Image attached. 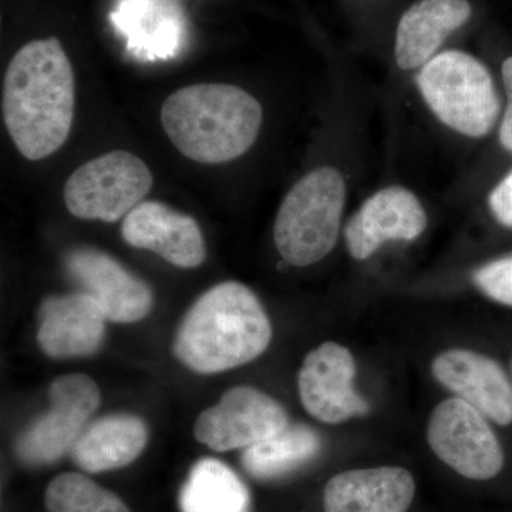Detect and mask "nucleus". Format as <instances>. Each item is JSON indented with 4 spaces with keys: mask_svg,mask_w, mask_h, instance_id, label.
<instances>
[{
    "mask_svg": "<svg viewBox=\"0 0 512 512\" xmlns=\"http://www.w3.org/2000/svg\"><path fill=\"white\" fill-rule=\"evenodd\" d=\"M72 63L55 37L22 47L3 83V119L19 153L36 161L66 143L74 117Z\"/></svg>",
    "mask_w": 512,
    "mask_h": 512,
    "instance_id": "obj_1",
    "label": "nucleus"
},
{
    "mask_svg": "<svg viewBox=\"0 0 512 512\" xmlns=\"http://www.w3.org/2000/svg\"><path fill=\"white\" fill-rule=\"evenodd\" d=\"M271 339V322L255 293L228 281L202 293L185 313L174 355L192 372L215 375L252 362Z\"/></svg>",
    "mask_w": 512,
    "mask_h": 512,
    "instance_id": "obj_2",
    "label": "nucleus"
},
{
    "mask_svg": "<svg viewBox=\"0 0 512 512\" xmlns=\"http://www.w3.org/2000/svg\"><path fill=\"white\" fill-rule=\"evenodd\" d=\"M262 106L231 84H194L164 101L161 123L183 156L202 164L235 160L254 146Z\"/></svg>",
    "mask_w": 512,
    "mask_h": 512,
    "instance_id": "obj_3",
    "label": "nucleus"
},
{
    "mask_svg": "<svg viewBox=\"0 0 512 512\" xmlns=\"http://www.w3.org/2000/svg\"><path fill=\"white\" fill-rule=\"evenodd\" d=\"M346 184L336 168L306 174L286 194L276 215V249L286 264L309 266L330 254L338 241Z\"/></svg>",
    "mask_w": 512,
    "mask_h": 512,
    "instance_id": "obj_4",
    "label": "nucleus"
},
{
    "mask_svg": "<svg viewBox=\"0 0 512 512\" xmlns=\"http://www.w3.org/2000/svg\"><path fill=\"white\" fill-rule=\"evenodd\" d=\"M417 86L437 119L464 136H487L500 116V97L487 67L460 50L440 53L424 64Z\"/></svg>",
    "mask_w": 512,
    "mask_h": 512,
    "instance_id": "obj_5",
    "label": "nucleus"
},
{
    "mask_svg": "<svg viewBox=\"0 0 512 512\" xmlns=\"http://www.w3.org/2000/svg\"><path fill=\"white\" fill-rule=\"evenodd\" d=\"M153 187L141 158L111 151L77 168L64 185V202L74 217L117 222L127 217Z\"/></svg>",
    "mask_w": 512,
    "mask_h": 512,
    "instance_id": "obj_6",
    "label": "nucleus"
},
{
    "mask_svg": "<svg viewBox=\"0 0 512 512\" xmlns=\"http://www.w3.org/2000/svg\"><path fill=\"white\" fill-rule=\"evenodd\" d=\"M50 407L20 434L16 453L23 463L45 466L55 463L82 436L99 410V386L89 376L74 373L57 377L49 387Z\"/></svg>",
    "mask_w": 512,
    "mask_h": 512,
    "instance_id": "obj_7",
    "label": "nucleus"
},
{
    "mask_svg": "<svg viewBox=\"0 0 512 512\" xmlns=\"http://www.w3.org/2000/svg\"><path fill=\"white\" fill-rule=\"evenodd\" d=\"M427 440L440 460L471 480H490L503 468L500 441L484 414L463 399H448L434 409Z\"/></svg>",
    "mask_w": 512,
    "mask_h": 512,
    "instance_id": "obj_8",
    "label": "nucleus"
},
{
    "mask_svg": "<svg viewBox=\"0 0 512 512\" xmlns=\"http://www.w3.org/2000/svg\"><path fill=\"white\" fill-rule=\"evenodd\" d=\"M288 426V413L282 404L254 387L238 386L200 414L194 434L211 450L224 453L271 439Z\"/></svg>",
    "mask_w": 512,
    "mask_h": 512,
    "instance_id": "obj_9",
    "label": "nucleus"
},
{
    "mask_svg": "<svg viewBox=\"0 0 512 512\" xmlns=\"http://www.w3.org/2000/svg\"><path fill=\"white\" fill-rule=\"evenodd\" d=\"M356 363L335 342L312 350L299 372V394L306 412L319 421L338 424L369 412V404L353 389Z\"/></svg>",
    "mask_w": 512,
    "mask_h": 512,
    "instance_id": "obj_10",
    "label": "nucleus"
},
{
    "mask_svg": "<svg viewBox=\"0 0 512 512\" xmlns=\"http://www.w3.org/2000/svg\"><path fill=\"white\" fill-rule=\"evenodd\" d=\"M64 266L83 292L96 299L110 322H138L153 309L150 286L130 274L113 256L97 249L77 248L66 255Z\"/></svg>",
    "mask_w": 512,
    "mask_h": 512,
    "instance_id": "obj_11",
    "label": "nucleus"
},
{
    "mask_svg": "<svg viewBox=\"0 0 512 512\" xmlns=\"http://www.w3.org/2000/svg\"><path fill=\"white\" fill-rule=\"evenodd\" d=\"M427 227V214L419 198L407 188L393 185L366 200L345 228L346 247L359 261L375 254L387 241H414Z\"/></svg>",
    "mask_w": 512,
    "mask_h": 512,
    "instance_id": "obj_12",
    "label": "nucleus"
},
{
    "mask_svg": "<svg viewBox=\"0 0 512 512\" xmlns=\"http://www.w3.org/2000/svg\"><path fill=\"white\" fill-rule=\"evenodd\" d=\"M121 235L131 247L156 252L178 268H198L207 258L198 222L161 202H140L124 218Z\"/></svg>",
    "mask_w": 512,
    "mask_h": 512,
    "instance_id": "obj_13",
    "label": "nucleus"
},
{
    "mask_svg": "<svg viewBox=\"0 0 512 512\" xmlns=\"http://www.w3.org/2000/svg\"><path fill=\"white\" fill-rule=\"evenodd\" d=\"M37 342L52 359L92 356L106 336L107 318L86 292L49 296L39 309Z\"/></svg>",
    "mask_w": 512,
    "mask_h": 512,
    "instance_id": "obj_14",
    "label": "nucleus"
},
{
    "mask_svg": "<svg viewBox=\"0 0 512 512\" xmlns=\"http://www.w3.org/2000/svg\"><path fill=\"white\" fill-rule=\"evenodd\" d=\"M434 377L478 412L505 426L512 421V387L503 367L471 350L441 353L431 365Z\"/></svg>",
    "mask_w": 512,
    "mask_h": 512,
    "instance_id": "obj_15",
    "label": "nucleus"
},
{
    "mask_svg": "<svg viewBox=\"0 0 512 512\" xmlns=\"http://www.w3.org/2000/svg\"><path fill=\"white\" fill-rule=\"evenodd\" d=\"M416 484L400 467L346 471L325 488V512H406Z\"/></svg>",
    "mask_w": 512,
    "mask_h": 512,
    "instance_id": "obj_16",
    "label": "nucleus"
},
{
    "mask_svg": "<svg viewBox=\"0 0 512 512\" xmlns=\"http://www.w3.org/2000/svg\"><path fill=\"white\" fill-rule=\"evenodd\" d=\"M471 16L468 0H419L397 26L396 62L402 70L421 69L451 33Z\"/></svg>",
    "mask_w": 512,
    "mask_h": 512,
    "instance_id": "obj_17",
    "label": "nucleus"
},
{
    "mask_svg": "<svg viewBox=\"0 0 512 512\" xmlns=\"http://www.w3.org/2000/svg\"><path fill=\"white\" fill-rule=\"evenodd\" d=\"M111 22L141 60L171 59L184 37V19L168 0H120Z\"/></svg>",
    "mask_w": 512,
    "mask_h": 512,
    "instance_id": "obj_18",
    "label": "nucleus"
},
{
    "mask_svg": "<svg viewBox=\"0 0 512 512\" xmlns=\"http://www.w3.org/2000/svg\"><path fill=\"white\" fill-rule=\"evenodd\" d=\"M147 441L143 419L134 414H109L87 424L70 453L74 463L87 473H104L133 463Z\"/></svg>",
    "mask_w": 512,
    "mask_h": 512,
    "instance_id": "obj_19",
    "label": "nucleus"
},
{
    "mask_svg": "<svg viewBox=\"0 0 512 512\" xmlns=\"http://www.w3.org/2000/svg\"><path fill=\"white\" fill-rule=\"evenodd\" d=\"M178 504L181 512H249V493L227 464L204 458L191 468Z\"/></svg>",
    "mask_w": 512,
    "mask_h": 512,
    "instance_id": "obj_20",
    "label": "nucleus"
},
{
    "mask_svg": "<svg viewBox=\"0 0 512 512\" xmlns=\"http://www.w3.org/2000/svg\"><path fill=\"white\" fill-rule=\"evenodd\" d=\"M320 437L305 424H289L271 439L245 450L242 464L252 477L269 480L285 476L319 453Z\"/></svg>",
    "mask_w": 512,
    "mask_h": 512,
    "instance_id": "obj_21",
    "label": "nucleus"
},
{
    "mask_svg": "<svg viewBox=\"0 0 512 512\" xmlns=\"http://www.w3.org/2000/svg\"><path fill=\"white\" fill-rule=\"evenodd\" d=\"M49 512H130L116 494L79 473H64L49 484Z\"/></svg>",
    "mask_w": 512,
    "mask_h": 512,
    "instance_id": "obj_22",
    "label": "nucleus"
},
{
    "mask_svg": "<svg viewBox=\"0 0 512 512\" xmlns=\"http://www.w3.org/2000/svg\"><path fill=\"white\" fill-rule=\"evenodd\" d=\"M474 282L488 298L512 306V256L481 266Z\"/></svg>",
    "mask_w": 512,
    "mask_h": 512,
    "instance_id": "obj_23",
    "label": "nucleus"
},
{
    "mask_svg": "<svg viewBox=\"0 0 512 512\" xmlns=\"http://www.w3.org/2000/svg\"><path fill=\"white\" fill-rule=\"evenodd\" d=\"M488 204L495 220L512 229V170L491 192Z\"/></svg>",
    "mask_w": 512,
    "mask_h": 512,
    "instance_id": "obj_24",
    "label": "nucleus"
},
{
    "mask_svg": "<svg viewBox=\"0 0 512 512\" xmlns=\"http://www.w3.org/2000/svg\"><path fill=\"white\" fill-rule=\"evenodd\" d=\"M503 82L508 101L501 123L500 141L505 150L512 153V57H508L503 64Z\"/></svg>",
    "mask_w": 512,
    "mask_h": 512,
    "instance_id": "obj_25",
    "label": "nucleus"
}]
</instances>
